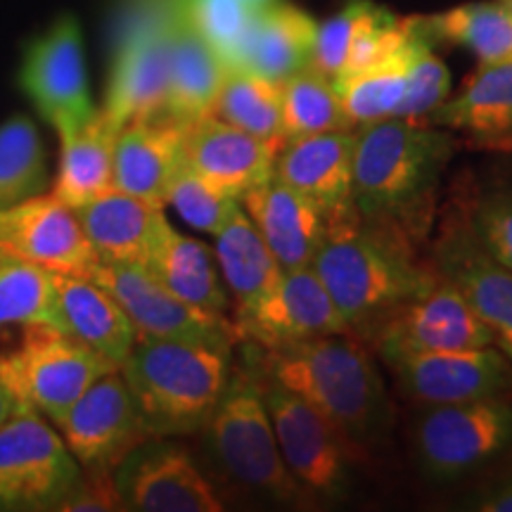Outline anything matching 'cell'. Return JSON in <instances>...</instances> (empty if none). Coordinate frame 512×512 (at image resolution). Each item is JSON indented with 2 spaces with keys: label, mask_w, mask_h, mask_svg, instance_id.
I'll return each instance as SVG.
<instances>
[{
  "label": "cell",
  "mask_w": 512,
  "mask_h": 512,
  "mask_svg": "<svg viewBox=\"0 0 512 512\" xmlns=\"http://www.w3.org/2000/svg\"><path fill=\"white\" fill-rule=\"evenodd\" d=\"M176 0H131L114 41L102 114L112 126L162 117L169 91V24Z\"/></svg>",
  "instance_id": "6"
},
{
  "label": "cell",
  "mask_w": 512,
  "mask_h": 512,
  "mask_svg": "<svg viewBox=\"0 0 512 512\" xmlns=\"http://www.w3.org/2000/svg\"><path fill=\"white\" fill-rule=\"evenodd\" d=\"M57 510L62 512H110L124 510L117 482H114V470H83L79 482L72 486L67 496L62 498Z\"/></svg>",
  "instance_id": "43"
},
{
  "label": "cell",
  "mask_w": 512,
  "mask_h": 512,
  "mask_svg": "<svg viewBox=\"0 0 512 512\" xmlns=\"http://www.w3.org/2000/svg\"><path fill=\"white\" fill-rule=\"evenodd\" d=\"M150 437L200 432L230 377V351L200 342L136 337L119 366Z\"/></svg>",
  "instance_id": "4"
},
{
  "label": "cell",
  "mask_w": 512,
  "mask_h": 512,
  "mask_svg": "<svg viewBox=\"0 0 512 512\" xmlns=\"http://www.w3.org/2000/svg\"><path fill=\"white\" fill-rule=\"evenodd\" d=\"M408 60H411V17H408V41L399 53L361 72L339 74L332 79L339 107L351 128L394 117L406 93Z\"/></svg>",
  "instance_id": "33"
},
{
  "label": "cell",
  "mask_w": 512,
  "mask_h": 512,
  "mask_svg": "<svg viewBox=\"0 0 512 512\" xmlns=\"http://www.w3.org/2000/svg\"><path fill=\"white\" fill-rule=\"evenodd\" d=\"M411 240L394 223L366 219L356 209L328 221L311 268L349 330L363 328L437 285V268L418 259Z\"/></svg>",
  "instance_id": "1"
},
{
  "label": "cell",
  "mask_w": 512,
  "mask_h": 512,
  "mask_svg": "<svg viewBox=\"0 0 512 512\" xmlns=\"http://www.w3.org/2000/svg\"><path fill=\"white\" fill-rule=\"evenodd\" d=\"M354 147L356 128L290 138L275 155L273 176L318 204L330 221L354 209Z\"/></svg>",
  "instance_id": "21"
},
{
  "label": "cell",
  "mask_w": 512,
  "mask_h": 512,
  "mask_svg": "<svg viewBox=\"0 0 512 512\" xmlns=\"http://www.w3.org/2000/svg\"><path fill=\"white\" fill-rule=\"evenodd\" d=\"M280 145L256 138L216 117H202L185 128V164L211 188L240 200L273 176Z\"/></svg>",
  "instance_id": "20"
},
{
  "label": "cell",
  "mask_w": 512,
  "mask_h": 512,
  "mask_svg": "<svg viewBox=\"0 0 512 512\" xmlns=\"http://www.w3.org/2000/svg\"><path fill=\"white\" fill-rule=\"evenodd\" d=\"M254 366L309 401L354 441L380 430L387 413L382 377L373 356L347 332L261 349Z\"/></svg>",
  "instance_id": "3"
},
{
  "label": "cell",
  "mask_w": 512,
  "mask_h": 512,
  "mask_svg": "<svg viewBox=\"0 0 512 512\" xmlns=\"http://www.w3.org/2000/svg\"><path fill=\"white\" fill-rule=\"evenodd\" d=\"M463 219L477 245L512 271V185L477 195L463 211Z\"/></svg>",
  "instance_id": "41"
},
{
  "label": "cell",
  "mask_w": 512,
  "mask_h": 512,
  "mask_svg": "<svg viewBox=\"0 0 512 512\" xmlns=\"http://www.w3.org/2000/svg\"><path fill=\"white\" fill-rule=\"evenodd\" d=\"M185 128L166 114L121 126L114 140V188L164 204L185 159Z\"/></svg>",
  "instance_id": "23"
},
{
  "label": "cell",
  "mask_w": 512,
  "mask_h": 512,
  "mask_svg": "<svg viewBox=\"0 0 512 512\" xmlns=\"http://www.w3.org/2000/svg\"><path fill=\"white\" fill-rule=\"evenodd\" d=\"M117 299L138 337L178 339L233 351L240 332L226 313L192 306L171 294L143 264L98 261L86 275Z\"/></svg>",
  "instance_id": "11"
},
{
  "label": "cell",
  "mask_w": 512,
  "mask_h": 512,
  "mask_svg": "<svg viewBox=\"0 0 512 512\" xmlns=\"http://www.w3.org/2000/svg\"><path fill=\"white\" fill-rule=\"evenodd\" d=\"M55 328L98 351L119 368L136 344V328L117 299L86 275L53 273Z\"/></svg>",
  "instance_id": "25"
},
{
  "label": "cell",
  "mask_w": 512,
  "mask_h": 512,
  "mask_svg": "<svg viewBox=\"0 0 512 512\" xmlns=\"http://www.w3.org/2000/svg\"><path fill=\"white\" fill-rule=\"evenodd\" d=\"M401 392L422 406H444L505 394L512 363L496 347L408 356L389 363Z\"/></svg>",
  "instance_id": "19"
},
{
  "label": "cell",
  "mask_w": 512,
  "mask_h": 512,
  "mask_svg": "<svg viewBox=\"0 0 512 512\" xmlns=\"http://www.w3.org/2000/svg\"><path fill=\"white\" fill-rule=\"evenodd\" d=\"M472 508L482 512H512V477L491 486L486 494L477 498V503Z\"/></svg>",
  "instance_id": "44"
},
{
  "label": "cell",
  "mask_w": 512,
  "mask_h": 512,
  "mask_svg": "<svg viewBox=\"0 0 512 512\" xmlns=\"http://www.w3.org/2000/svg\"><path fill=\"white\" fill-rule=\"evenodd\" d=\"M178 5L185 19L226 62V67L238 57L242 41L259 10L247 0H178Z\"/></svg>",
  "instance_id": "39"
},
{
  "label": "cell",
  "mask_w": 512,
  "mask_h": 512,
  "mask_svg": "<svg viewBox=\"0 0 512 512\" xmlns=\"http://www.w3.org/2000/svg\"><path fill=\"white\" fill-rule=\"evenodd\" d=\"M214 238L216 264L228 292L233 294L235 311L247 309L278 283L283 268L249 221L242 204Z\"/></svg>",
  "instance_id": "31"
},
{
  "label": "cell",
  "mask_w": 512,
  "mask_h": 512,
  "mask_svg": "<svg viewBox=\"0 0 512 512\" xmlns=\"http://www.w3.org/2000/svg\"><path fill=\"white\" fill-rule=\"evenodd\" d=\"M19 86L60 138L95 117L98 110L88 88L79 19L57 17L29 43L19 69Z\"/></svg>",
  "instance_id": "13"
},
{
  "label": "cell",
  "mask_w": 512,
  "mask_h": 512,
  "mask_svg": "<svg viewBox=\"0 0 512 512\" xmlns=\"http://www.w3.org/2000/svg\"><path fill=\"white\" fill-rule=\"evenodd\" d=\"M55 325L53 273L27 261L0 259V328Z\"/></svg>",
  "instance_id": "37"
},
{
  "label": "cell",
  "mask_w": 512,
  "mask_h": 512,
  "mask_svg": "<svg viewBox=\"0 0 512 512\" xmlns=\"http://www.w3.org/2000/svg\"><path fill=\"white\" fill-rule=\"evenodd\" d=\"M432 266L463 294L512 363V271L496 264L460 216H451L432 249Z\"/></svg>",
  "instance_id": "18"
},
{
  "label": "cell",
  "mask_w": 512,
  "mask_h": 512,
  "mask_svg": "<svg viewBox=\"0 0 512 512\" xmlns=\"http://www.w3.org/2000/svg\"><path fill=\"white\" fill-rule=\"evenodd\" d=\"M368 3L370 0H349L342 10L325 19L323 24H318L311 67H316L328 79H335L347 64L351 41H354L358 24L366 15Z\"/></svg>",
  "instance_id": "42"
},
{
  "label": "cell",
  "mask_w": 512,
  "mask_h": 512,
  "mask_svg": "<svg viewBox=\"0 0 512 512\" xmlns=\"http://www.w3.org/2000/svg\"><path fill=\"white\" fill-rule=\"evenodd\" d=\"M451 74L434 53V41L422 27V17H411V60H408L406 93L394 117L427 119L448 98Z\"/></svg>",
  "instance_id": "38"
},
{
  "label": "cell",
  "mask_w": 512,
  "mask_h": 512,
  "mask_svg": "<svg viewBox=\"0 0 512 512\" xmlns=\"http://www.w3.org/2000/svg\"><path fill=\"white\" fill-rule=\"evenodd\" d=\"M74 211L98 259L114 264H145L169 223L164 216V204L128 195L117 188Z\"/></svg>",
  "instance_id": "24"
},
{
  "label": "cell",
  "mask_w": 512,
  "mask_h": 512,
  "mask_svg": "<svg viewBox=\"0 0 512 512\" xmlns=\"http://www.w3.org/2000/svg\"><path fill=\"white\" fill-rule=\"evenodd\" d=\"M318 22L309 12L287 0H275L256 10L238 57L230 67L264 76L268 81L283 83L309 67L316 46Z\"/></svg>",
  "instance_id": "27"
},
{
  "label": "cell",
  "mask_w": 512,
  "mask_h": 512,
  "mask_svg": "<svg viewBox=\"0 0 512 512\" xmlns=\"http://www.w3.org/2000/svg\"><path fill=\"white\" fill-rule=\"evenodd\" d=\"M124 510L221 512L223 503L190 453L169 437H150L114 467Z\"/></svg>",
  "instance_id": "14"
},
{
  "label": "cell",
  "mask_w": 512,
  "mask_h": 512,
  "mask_svg": "<svg viewBox=\"0 0 512 512\" xmlns=\"http://www.w3.org/2000/svg\"><path fill=\"white\" fill-rule=\"evenodd\" d=\"M259 375L266 411L271 415L287 470L302 484L306 494L320 498L342 496L347 491L351 467L356 463V441L302 396L273 382L261 370Z\"/></svg>",
  "instance_id": "9"
},
{
  "label": "cell",
  "mask_w": 512,
  "mask_h": 512,
  "mask_svg": "<svg viewBox=\"0 0 512 512\" xmlns=\"http://www.w3.org/2000/svg\"><path fill=\"white\" fill-rule=\"evenodd\" d=\"M48 183L46 147L29 117L0 124V209L41 195Z\"/></svg>",
  "instance_id": "35"
},
{
  "label": "cell",
  "mask_w": 512,
  "mask_h": 512,
  "mask_svg": "<svg viewBox=\"0 0 512 512\" xmlns=\"http://www.w3.org/2000/svg\"><path fill=\"white\" fill-rule=\"evenodd\" d=\"M202 432L214 458L240 484L287 503L309 498L280 456L254 363L230 370Z\"/></svg>",
  "instance_id": "5"
},
{
  "label": "cell",
  "mask_w": 512,
  "mask_h": 512,
  "mask_svg": "<svg viewBox=\"0 0 512 512\" xmlns=\"http://www.w3.org/2000/svg\"><path fill=\"white\" fill-rule=\"evenodd\" d=\"M451 157L453 138L422 119L389 117L356 128L354 209L420 238Z\"/></svg>",
  "instance_id": "2"
},
{
  "label": "cell",
  "mask_w": 512,
  "mask_h": 512,
  "mask_svg": "<svg viewBox=\"0 0 512 512\" xmlns=\"http://www.w3.org/2000/svg\"><path fill=\"white\" fill-rule=\"evenodd\" d=\"M422 27L434 43L470 50L479 64L512 62V12L498 0L465 3L422 17Z\"/></svg>",
  "instance_id": "32"
},
{
  "label": "cell",
  "mask_w": 512,
  "mask_h": 512,
  "mask_svg": "<svg viewBox=\"0 0 512 512\" xmlns=\"http://www.w3.org/2000/svg\"><path fill=\"white\" fill-rule=\"evenodd\" d=\"M83 470H114L131 448L150 439L121 370L100 375L57 422Z\"/></svg>",
  "instance_id": "16"
},
{
  "label": "cell",
  "mask_w": 512,
  "mask_h": 512,
  "mask_svg": "<svg viewBox=\"0 0 512 512\" xmlns=\"http://www.w3.org/2000/svg\"><path fill=\"white\" fill-rule=\"evenodd\" d=\"M226 76V62L209 46L207 38L185 19L176 0L169 24V91H166V117L190 126L192 121L209 117L216 95Z\"/></svg>",
  "instance_id": "28"
},
{
  "label": "cell",
  "mask_w": 512,
  "mask_h": 512,
  "mask_svg": "<svg viewBox=\"0 0 512 512\" xmlns=\"http://www.w3.org/2000/svg\"><path fill=\"white\" fill-rule=\"evenodd\" d=\"M427 408L415 425V448L432 475H465L512 446V401L503 394Z\"/></svg>",
  "instance_id": "12"
},
{
  "label": "cell",
  "mask_w": 512,
  "mask_h": 512,
  "mask_svg": "<svg viewBox=\"0 0 512 512\" xmlns=\"http://www.w3.org/2000/svg\"><path fill=\"white\" fill-rule=\"evenodd\" d=\"M247 3L256 5V8H264V5H271V3H275V0H247Z\"/></svg>",
  "instance_id": "46"
},
{
  "label": "cell",
  "mask_w": 512,
  "mask_h": 512,
  "mask_svg": "<svg viewBox=\"0 0 512 512\" xmlns=\"http://www.w3.org/2000/svg\"><path fill=\"white\" fill-rule=\"evenodd\" d=\"M240 339L259 349H280L337 332H349L342 313L311 266L283 271L271 290L235 311Z\"/></svg>",
  "instance_id": "15"
},
{
  "label": "cell",
  "mask_w": 512,
  "mask_h": 512,
  "mask_svg": "<svg viewBox=\"0 0 512 512\" xmlns=\"http://www.w3.org/2000/svg\"><path fill=\"white\" fill-rule=\"evenodd\" d=\"M363 328L387 366L408 356L494 347V335L484 320L441 275L430 292L382 313Z\"/></svg>",
  "instance_id": "10"
},
{
  "label": "cell",
  "mask_w": 512,
  "mask_h": 512,
  "mask_svg": "<svg viewBox=\"0 0 512 512\" xmlns=\"http://www.w3.org/2000/svg\"><path fill=\"white\" fill-rule=\"evenodd\" d=\"M280 86H283V140L351 128L339 107L332 79L320 74L311 64Z\"/></svg>",
  "instance_id": "36"
},
{
  "label": "cell",
  "mask_w": 512,
  "mask_h": 512,
  "mask_svg": "<svg viewBox=\"0 0 512 512\" xmlns=\"http://www.w3.org/2000/svg\"><path fill=\"white\" fill-rule=\"evenodd\" d=\"M15 408H17L15 394L10 392L8 384L0 380V425H3V422L10 418V413L15 411Z\"/></svg>",
  "instance_id": "45"
},
{
  "label": "cell",
  "mask_w": 512,
  "mask_h": 512,
  "mask_svg": "<svg viewBox=\"0 0 512 512\" xmlns=\"http://www.w3.org/2000/svg\"><path fill=\"white\" fill-rule=\"evenodd\" d=\"M3 256H5V254H3V252H0V259H3Z\"/></svg>",
  "instance_id": "48"
},
{
  "label": "cell",
  "mask_w": 512,
  "mask_h": 512,
  "mask_svg": "<svg viewBox=\"0 0 512 512\" xmlns=\"http://www.w3.org/2000/svg\"><path fill=\"white\" fill-rule=\"evenodd\" d=\"M211 117L252 133L256 138L283 140V86L242 67H226Z\"/></svg>",
  "instance_id": "34"
},
{
  "label": "cell",
  "mask_w": 512,
  "mask_h": 512,
  "mask_svg": "<svg viewBox=\"0 0 512 512\" xmlns=\"http://www.w3.org/2000/svg\"><path fill=\"white\" fill-rule=\"evenodd\" d=\"M498 3H501V5H505V8H508V10L512 12V0H498Z\"/></svg>",
  "instance_id": "47"
},
{
  "label": "cell",
  "mask_w": 512,
  "mask_h": 512,
  "mask_svg": "<svg viewBox=\"0 0 512 512\" xmlns=\"http://www.w3.org/2000/svg\"><path fill=\"white\" fill-rule=\"evenodd\" d=\"M119 128L107 121L100 110L95 117L60 138V171L53 195L67 207L79 209L95 197L114 188V140Z\"/></svg>",
  "instance_id": "30"
},
{
  "label": "cell",
  "mask_w": 512,
  "mask_h": 512,
  "mask_svg": "<svg viewBox=\"0 0 512 512\" xmlns=\"http://www.w3.org/2000/svg\"><path fill=\"white\" fill-rule=\"evenodd\" d=\"M164 204H171L188 226L200 230V233L216 235L226 226L233 211L240 207V200H233V197L211 188L183 159V164L171 178Z\"/></svg>",
  "instance_id": "40"
},
{
  "label": "cell",
  "mask_w": 512,
  "mask_h": 512,
  "mask_svg": "<svg viewBox=\"0 0 512 512\" xmlns=\"http://www.w3.org/2000/svg\"><path fill=\"white\" fill-rule=\"evenodd\" d=\"M143 266L183 302L219 313L230 309L228 287L219 273L214 249L178 233L171 223L164 226Z\"/></svg>",
  "instance_id": "29"
},
{
  "label": "cell",
  "mask_w": 512,
  "mask_h": 512,
  "mask_svg": "<svg viewBox=\"0 0 512 512\" xmlns=\"http://www.w3.org/2000/svg\"><path fill=\"white\" fill-rule=\"evenodd\" d=\"M0 252L62 275H88L100 261L76 211L43 192L0 209Z\"/></svg>",
  "instance_id": "17"
},
{
  "label": "cell",
  "mask_w": 512,
  "mask_h": 512,
  "mask_svg": "<svg viewBox=\"0 0 512 512\" xmlns=\"http://www.w3.org/2000/svg\"><path fill=\"white\" fill-rule=\"evenodd\" d=\"M240 204L283 271L313 264L328 230L318 204L275 176L245 192Z\"/></svg>",
  "instance_id": "22"
},
{
  "label": "cell",
  "mask_w": 512,
  "mask_h": 512,
  "mask_svg": "<svg viewBox=\"0 0 512 512\" xmlns=\"http://www.w3.org/2000/svg\"><path fill=\"white\" fill-rule=\"evenodd\" d=\"M422 121L463 133L489 150H512V62L479 64L456 98Z\"/></svg>",
  "instance_id": "26"
},
{
  "label": "cell",
  "mask_w": 512,
  "mask_h": 512,
  "mask_svg": "<svg viewBox=\"0 0 512 512\" xmlns=\"http://www.w3.org/2000/svg\"><path fill=\"white\" fill-rule=\"evenodd\" d=\"M110 370L117 368L98 351L46 323L27 325L17 349L0 356V380L8 384L17 403L34 408L53 425Z\"/></svg>",
  "instance_id": "7"
},
{
  "label": "cell",
  "mask_w": 512,
  "mask_h": 512,
  "mask_svg": "<svg viewBox=\"0 0 512 512\" xmlns=\"http://www.w3.org/2000/svg\"><path fill=\"white\" fill-rule=\"evenodd\" d=\"M79 477L81 465L62 434L34 408L17 403L0 425V510H57Z\"/></svg>",
  "instance_id": "8"
}]
</instances>
